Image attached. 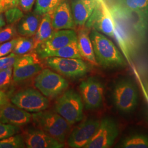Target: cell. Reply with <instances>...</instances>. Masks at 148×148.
<instances>
[{
    "label": "cell",
    "instance_id": "10",
    "mask_svg": "<svg viewBox=\"0 0 148 148\" xmlns=\"http://www.w3.org/2000/svg\"><path fill=\"white\" fill-rule=\"evenodd\" d=\"M48 66L69 78H79L87 73L88 66L81 59L65 58L56 57L46 58Z\"/></svg>",
    "mask_w": 148,
    "mask_h": 148
},
{
    "label": "cell",
    "instance_id": "21",
    "mask_svg": "<svg viewBox=\"0 0 148 148\" xmlns=\"http://www.w3.org/2000/svg\"><path fill=\"white\" fill-rule=\"evenodd\" d=\"M41 16L35 12L24 16L18 25L16 29L18 33L23 37L34 36L40 25Z\"/></svg>",
    "mask_w": 148,
    "mask_h": 148
},
{
    "label": "cell",
    "instance_id": "5",
    "mask_svg": "<svg viewBox=\"0 0 148 148\" xmlns=\"http://www.w3.org/2000/svg\"><path fill=\"white\" fill-rule=\"evenodd\" d=\"M55 109L70 125L81 121L84 117V104L79 94L73 90L64 92L57 99Z\"/></svg>",
    "mask_w": 148,
    "mask_h": 148
},
{
    "label": "cell",
    "instance_id": "2",
    "mask_svg": "<svg viewBox=\"0 0 148 148\" xmlns=\"http://www.w3.org/2000/svg\"><path fill=\"white\" fill-rule=\"evenodd\" d=\"M90 36L99 65L105 68H121L126 65L124 56L111 40L94 29L90 30Z\"/></svg>",
    "mask_w": 148,
    "mask_h": 148
},
{
    "label": "cell",
    "instance_id": "36",
    "mask_svg": "<svg viewBox=\"0 0 148 148\" xmlns=\"http://www.w3.org/2000/svg\"><path fill=\"white\" fill-rule=\"evenodd\" d=\"M19 5V0H5L4 12L7 10Z\"/></svg>",
    "mask_w": 148,
    "mask_h": 148
},
{
    "label": "cell",
    "instance_id": "24",
    "mask_svg": "<svg viewBox=\"0 0 148 148\" xmlns=\"http://www.w3.org/2000/svg\"><path fill=\"white\" fill-rule=\"evenodd\" d=\"M121 147L125 148H148V136L143 134H133L124 138Z\"/></svg>",
    "mask_w": 148,
    "mask_h": 148
},
{
    "label": "cell",
    "instance_id": "34",
    "mask_svg": "<svg viewBox=\"0 0 148 148\" xmlns=\"http://www.w3.org/2000/svg\"><path fill=\"white\" fill-rule=\"evenodd\" d=\"M35 1L36 0H19V5L23 12H29L32 11Z\"/></svg>",
    "mask_w": 148,
    "mask_h": 148
},
{
    "label": "cell",
    "instance_id": "37",
    "mask_svg": "<svg viewBox=\"0 0 148 148\" xmlns=\"http://www.w3.org/2000/svg\"><path fill=\"white\" fill-rule=\"evenodd\" d=\"M6 24L5 16L3 14V13L0 14V30L3 28V27H5Z\"/></svg>",
    "mask_w": 148,
    "mask_h": 148
},
{
    "label": "cell",
    "instance_id": "3",
    "mask_svg": "<svg viewBox=\"0 0 148 148\" xmlns=\"http://www.w3.org/2000/svg\"><path fill=\"white\" fill-rule=\"evenodd\" d=\"M111 7L132 19L144 42L148 27V0H116Z\"/></svg>",
    "mask_w": 148,
    "mask_h": 148
},
{
    "label": "cell",
    "instance_id": "33",
    "mask_svg": "<svg viewBox=\"0 0 148 148\" xmlns=\"http://www.w3.org/2000/svg\"><path fill=\"white\" fill-rule=\"evenodd\" d=\"M18 37H14L8 41L0 45V57L7 56L13 52Z\"/></svg>",
    "mask_w": 148,
    "mask_h": 148
},
{
    "label": "cell",
    "instance_id": "22",
    "mask_svg": "<svg viewBox=\"0 0 148 148\" xmlns=\"http://www.w3.org/2000/svg\"><path fill=\"white\" fill-rule=\"evenodd\" d=\"M55 31L52 25L51 13H46L42 16L37 32L32 38L34 49H35L38 45L46 41Z\"/></svg>",
    "mask_w": 148,
    "mask_h": 148
},
{
    "label": "cell",
    "instance_id": "15",
    "mask_svg": "<svg viewBox=\"0 0 148 148\" xmlns=\"http://www.w3.org/2000/svg\"><path fill=\"white\" fill-rule=\"evenodd\" d=\"M100 122L97 119H89L77 126L69 136V146L71 148H84L97 131Z\"/></svg>",
    "mask_w": 148,
    "mask_h": 148
},
{
    "label": "cell",
    "instance_id": "9",
    "mask_svg": "<svg viewBox=\"0 0 148 148\" xmlns=\"http://www.w3.org/2000/svg\"><path fill=\"white\" fill-rule=\"evenodd\" d=\"M43 69L37 54L30 53L20 56L13 66V80L20 83L32 78Z\"/></svg>",
    "mask_w": 148,
    "mask_h": 148
},
{
    "label": "cell",
    "instance_id": "26",
    "mask_svg": "<svg viewBox=\"0 0 148 148\" xmlns=\"http://www.w3.org/2000/svg\"><path fill=\"white\" fill-rule=\"evenodd\" d=\"M34 49L33 38L29 37H19L13 52L19 56L29 53Z\"/></svg>",
    "mask_w": 148,
    "mask_h": 148
},
{
    "label": "cell",
    "instance_id": "35",
    "mask_svg": "<svg viewBox=\"0 0 148 148\" xmlns=\"http://www.w3.org/2000/svg\"><path fill=\"white\" fill-rule=\"evenodd\" d=\"M9 103H10L9 96L4 90L0 89V110Z\"/></svg>",
    "mask_w": 148,
    "mask_h": 148
},
{
    "label": "cell",
    "instance_id": "31",
    "mask_svg": "<svg viewBox=\"0 0 148 148\" xmlns=\"http://www.w3.org/2000/svg\"><path fill=\"white\" fill-rule=\"evenodd\" d=\"M19 57L20 56L12 52L7 56L0 57V70L13 67Z\"/></svg>",
    "mask_w": 148,
    "mask_h": 148
},
{
    "label": "cell",
    "instance_id": "11",
    "mask_svg": "<svg viewBox=\"0 0 148 148\" xmlns=\"http://www.w3.org/2000/svg\"><path fill=\"white\" fill-rule=\"evenodd\" d=\"M85 27L90 30L94 29L109 37H114V27L109 7L103 0H97L95 8Z\"/></svg>",
    "mask_w": 148,
    "mask_h": 148
},
{
    "label": "cell",
    "instance_id": "28",
    "mask_svg": "<svg viewBox=\"0 0 148 148\" xmlns=\"http://www.w3.org/2000/svg\"><path fill=\"white\" fill-rule=\"evenodd\" d=\"M4 12L5 21L8 24H14L16 22L20 21L24 16L23 11L18 6L9 8Z\"/></svg>",
    "mask_w": 148,
    "mask_h": 148
},
{
    "label": "cell",
    "instance_id": "40",
    "mask_svg": "<svg viewBox=\"0 0 148 148\" xmlns=\"http://www.w3.org/2000/svg\"><path fill=\"white\" fill-rule=\"evenodd\" d=\"M1 0H0V14L1 13Z\"/></svg>",
    "mask_w": 148,
    "mask_h": 148
},
{
    "label": "cell",
    "instance_id": "18",
    "mask_svg": "<svg viewBox=\"0 0 148 148\" xmlns=\"http://www.w3.org/2000/svg\"><path fill=\"white\" fill-rule=\"evenodd\" d=\"M52 25L55 30L74 29L76 27L71 6L67 1H63L51 13Z\"/></svg>",
    "mask_w": 148,
    "mask_h": 148
},
{
    "label": "cell",
    "instance_id": "20",
    "mask_svg": "<svg viewBox=\"0 0 148 148\" xmlns=\"http://www.w3.org/2000/svg\"><path fill=\"white\" fill-rule=\"evenodd\" d=\"M90 30L85 26L79 27L77 34V45L81 58L97 66L98 64L96 60L92 43L90 38Z\"/></svg>",
    "mask_w": 148,
    "mask_h": 148
},
{
    "label": "cell",
    "instance_id": "17",
    "mask_svg": "<svg viewBox=\"0 0 148 148\" xmlns=\"http://www.w3.org/2000/svg\"><path fill=\"white\" fill-rule=\"evenodd\" d=\"M32 120L29 112L11 103L0 110V122L21 127L28 124Z\"/></svg>",
    "mask_w": 148,
    "mask_h": 148
},
{
    "label": "cell",
    "instance_id": "23",
    "mask_svg": "<svg viewBox=\"0 0 148 148\" xmlns=\"http://www.w3.org/2000/svg\"><path fill=\"white\" fill-rule=\"evenodd\" d=\"M51 57L65 58H82L79 51L77 40H74L63 47L49 53L46 58Z\"/></svg>",
    "mask_w": 148,
    "mask_h": 148
},
{
    "label": "cell",
    "instance_id": "41",
    "mask_svg": "<svg viewBox=\"0 0 148 148\" xmlns=\"http://www.w3.org/2000/svg\"><path fill=\"white\" fill-rule=\"evenodd\" d=\"M103 1H104V0H103Z\"/></svg>",
    "mask_w": 148,
    "mask_h": 148
},
{
    "label": "cell",
    "instance_id": "14",
    "mask_svg": "<svg viewBox=\"0 0 148 148\" xmlns=\"http://www.w3.org/2000/svg\"><path fill=\"white\" fill-rule=\"evenodd\" d=\"M79 90L87 109H96L102 104L104 86L100 81L90 77L79 85Z\"/></svg>",
    "mask_w": 148,
    "mask_h": 148
},
{
    "label": "cell",
    "instance_id": "38",
    "mask_svg": "<svg viewBox=\"0 0 148 148\" xmlns=\"http://www.w3.org/2000/svg\"><path fill=\"white\" fill-rule=\"evenodd\" d=\"M143 87L145 93V95L148 99V80L144 81L143 83Z\"/></svg>",
    "mask_w": 148,
    "mask_h": 148
},
{
    "label": "cell",
    "instance_id": "39",
    "mask_svg": "<svg viewBox=\"0 0 148 148\" xmlns=\"http://www.w3.org/2000/svg\"><path fill=\"white\" fill-rule=\"evenodd\" d=\"M5 0H1V13L4 12V7H5Z\"/></svg>",
    "mask_w": 148,
    "mask_h": 148
},
{
    "label": "cell",
    "instance_id": "13",
    "mask_svg": "<svg viewBox=\"0 0 148 148\" xmlns=\"http://www.w3.org/2000/svg\"><path fill=\"white\" fill-rule=\"evenodd\" d=\"M77 39V33L73 29L56 30L47 40L35 49L40 58H46L48 54Z\"/></svg>",
    "mask_w": 148,
    "mask_h": 148
},
{
    "label": "cell",
    "instance_id": "29",
    "mask_svg": "<svg viewBox=\"0 0 148 148\" xmlns=\"http://www.w3.org/2000/svg\"><path fill=\"white\" fill-rule=\"evenodd\" d=\"M16 29L14 24H8L0 30V45L16 37Z\"/></svg>",
    "mask_w": 148,
    "mask_h": 148
},
{
    "label": "cell",
    "instance_id": "4",
    "mask_svg": "<svg viewBox=\"0 0 148 148\" xmlns=\"http://www.w3.org/2000/svg\"><path fill=\"white\" fill-rule=\"evenodd\" d=\"M32 119L40 129L62 143L65 142L71 129V125L57 112H35Z\"/></svg>",
    "mask_w": 148,
    "mask_h": 148
},
{
    "label": "cell",
    "instance_id": "6",
    "mask_svg": "<svg viewBox=\"0 0 148 148\" xmlns=\"http://www.w3.org/2000/svg\"><path fill=\"white\" fill-rule=\"evenodd\" d=\"M114 104L122 113H130L137 106L138 93L136 86L132 80L123 79L118 81L112 91Z\"/></svg>",
    "mask_w": 148,
    "mask_h": 148
},
{
    "label": "cell",
    "instance_id": "30",
    "mask_svg": "<svg viewBox=\"0 0 148 148\" xmlns=\"http://www.w3.org/2000/svg\"><path fill=\"white\" fill-rule=\"evenodd\" d=\"M19 131V127L0 122V140L16 134Z\"/></svg>",
    "mask_w": 148,
    "mask_h": 148
},
{
    "label": "cell",
    "instance_id": "19",
    "mask_svg": "<svg viewBox=\"0 0 148 148\" xmlns=\"http://www.w3.org/2000/svg\"><path fill=\"white\" fill-rule=\"evenodd\" d=\"M97 0H74L71 9L76 26H85L95 8Z\"/></svg>",
    "mask_w": 148,
    "mask_h": 148
},
{
    "label": "cell",
    "instance_id": "25",
    "mask_svg": "<svg viewBox=\"0 0 148 148\" xmlns=\"http://www.w3.org/2000/svg\"><path fill=\"white\" fill-rule=\"evenodd\" d=\"M64 0H36L34 12L42 16L52 13L54 9Z\"/></svg>",
    "mask_w": 148,
    "mask_h": 148
},
{
    "label": "cell",
    "instance_id": "1",
    "mask_svg": "<svg viewBox=\"0 0 148 148\" xmlns=\"http://www.w3.org/2000/svg\"><path fill=\"white\" fill-rule=\"evenodd\" d=\"M109 10L114 23V38L116 40L123 56L130 63L143 42L138 35L134 23L129 17L111 7Z\"/></svg>",
    "mask_w": 148,
    "mask_h": 148
},
{
    "label": "cell",
    "instance_id": "7",
    "mask_svg": "<svg viewBox=\"0 0 148 148\" xmlns=\"http://www.w3.org/2000/svg\"><path fill=\"white\" fill-rule=\"evenodd\" d=\"M34 84L43 95L49 98L58 97L69 86L63 76L48 69H43L37 74Z\"/></svg>",
    "mask_w": 148,
    "mask_h": 148
},
{
    "label": "cell",
    "instance_id": "16",
    "mask_svg": "<svg viewBox=\"0 0 148 148\" xmlns=\"http://www.w3.org/2000/svg\"><path fill=\"white\" fill-rule=\"evenodd\" d=\"M27 148H62L63 143L49 136L40 128H28L22 133Z\"/></svg>",
    "mask_w": 148,
    "mask_h": 148
},
{
    "label": "cell",
    "instance_id": "12",
    "mask_svg": "<svg viewBox=\"0 0 148 148\" xmlns=\"http://www.w3.org/2000/svg\"><path fill=\"white\" fill-rule=\"evenodd\" d=\"M119 135L116 123L112 119H102L93 137L84 148H108L111 147Z\"/></svg>",
    "mask_w": 148,
    "mask_h": 148
},
{
    "label": "cell",
    "instance_id": "8",
    "mask_svg": "<svg viewBox=\"0 0 148 148\" xmlns=\"http://www.w3.org/2000/svg\"><path fill=\"white\" fill-rule=\"evenodd\" d=\"M14 105L22 109L32 112L46 110L49 106V101L46 96L37 90L27 88L16 92L11 98Z\"/></svg>",
    "mask_w": 148,
    "mask_h": 148
},
{
    "label": "cell",
    "instance_id": "27",
    "mask_svg": "<svg viewBox=\"0 0 148 148\" xmlns=\"http://www.w3.org/2000/svg\"><path fill=\"white\" fill-rule=\"evenodd\" d=\"M25 147L22 134H14L0 140V148H21Z\"/></svg>",
    "mask_w": 148,
    "mask_h": 148
},
{
    "label": "cell",
    "instance_id": "32",
    "mask_svg": "<svg viewBox=\"0 0 148 148\" xmlns=\"http://www.w3.org/2000/svg\"><path fill=\"white\" fill-rule=\"evenodd\" d=\"M13 79V67L0 70V89L7 87Z\"/></svg>",
    "mask_w": 148,
    "mask_h": 148
}]
</instances>
